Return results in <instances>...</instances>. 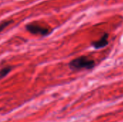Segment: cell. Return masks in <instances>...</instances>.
I'll return each mask as SVG.
<instances>
[{"label":"cell","mask_w":123,"mask_h":122,"mask_svg":"<svg viewBox=\"0 0 123 122\" xmlns=\"http://www.w3.org/2000/svg\"><path fill=\"white\" fill-rule=\"evenodd\" d=\"M95 66V62L86 56H81L72 60L69 63V68L72 70H79L81 69L90 70Z\"/></svg>","instance_id":"1"},{"label":"cell","mask_w":123,"mask_h":122,"mask_svg":"<svg viewBox=\"0 0 123 122\" xmlns=\"http://www.w3.org/2000/svg\"><path fill=\"white\" fill-rule=\"evenodd\" d=\"M26 29L28 32L34 35L45 36L50 33V29L48 27L40 26L37 24H29L26 25Z\"/></svg>","instance_id":"2"},{"label":"cell","mask_w":123,"mask_h":122,"mask_svg":"<svg viewBox=\"0 0 123 122\" xmlns=\"http://www.w3.org/2000/svg\"><path fill=\"white\" fill-rule=\"evenodd\" d=\"M108 38H109V34L105 32L103 34V35L99 38V40H97V41H94L91 43V45L95 48V49H100L102 47H105V46H107L109 43L108 41Z\"/></svg>","instance_id":"3"},{"label":"cell","mask_w":123,"mask_h":122,"mask_svg":"<svg viewBox=\"0 0 123 122\" xmlns=\"http://www.w3.org/2000/svg\"><path fill=\"white\" fill-rule=\"evenodd\" d=\"M11 70H12L11 67H5L1 70H0V78H4L11 71Z\"/></svg>","instance_id":"4"},{"label":"cell","mask_w":123,"mask_h":122,"mask_svg":"<svg viewBox=\"0 0 123 122\" xmlns=\"http://www.w3.org/2000/svg\"><path fill=\"white\" fill-rule=\"evenodd\" d=\"M12 21H4L0 23V32H1L4 28H6L9 24H10Z\"/></svg>","instance_id":"5"}]
</instances>
